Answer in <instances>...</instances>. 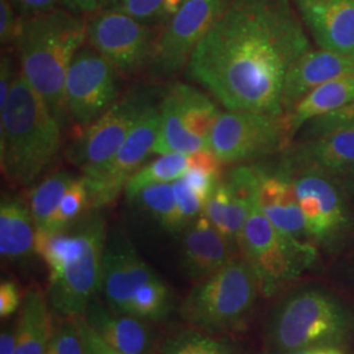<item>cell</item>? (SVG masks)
Masks as SVG:
<instances>
[{"label": "cell", "instance_id": "6", "mask_svg": "<svg viewBox=\"0 0 354 354\" xmlns=\"http://www.w3.org/2000/svg\"><path fill=\"white\" fill-rule=\"evenodd\" d=\"M238 247L266 294H272L282 283L295 279L311 266L317 254L311 244L282 235L256 203L243 227Z\"/></svg>", "mask_w": 354, "mask_h": 354}, {"label": "cell", "instance_id": "35", "mask_svg": "<svg viewBox=\"0 0 354 354\" xmlns=\"http://www.w3.org/2000/svg\"><path fill=\"white\" fill-rule=\"evenodd\" d=\"M99 10L127 13L146 24L167 19L165 0H102Z\"/></svg>", "mask_w": 354, "mask_h": 354}, {"label": "cell", "instance_id": "27", "mask_svg": "<svg viewBox=\"0 0 354 354\" xmlns=\"http://www.w3.org/2000/svg\"><path fill=\"white\" fill-rule=\"evenodd\" d=\"M168 92L174 96L184 125L192 134L206 140L209 138L219 111L203 92L184 83L172 84Z\"/></svg>", "mask_w": 354, "mask_h": 354}, {"label": "cell", "instance_id": "19", "mask_svg": "<svg viewBox=\"0 0 354 354\" xmlns=\"http://www.w3.org/2000/svg\"><path fill=\"white\" fill-rule=\"evenodd\" d=\"M342 76H354V55L323 49L307 51L286 76L282 95L283 114L290 113L313 89Z\"/></svg>", "mask_w": 354, "mask_h": 354}, {"label": "cell", "instance_id": "41", "mask_svg": "<svg viewBox=\"0 0 354 354\" xmlns=\"http://www.w3.org/2000/svg\"><path fill=\"white\" fill-rule=\"evenodd\" d=\"M76 319H77L79 328H80V332L84 339L87 354H124L117 352L115 349L111 348L109 345H106L105 342H102V339L92 329L89 328L88 324L86 323V320L82 315L76 317Z\"/></svg>", "mask_w": 354, "mask_h": 354}, {"label": "cell", "instance_id": "32", "mask_svg": "<svg viewBox=\"0 0 354 354\" xmlns=\"http://www.w3.org/2000/svg\"><path fill=\"white\" fill-rule=\"evenodd\" d=\"M162 354H231L227 345L201 332H185L165 342Z\"/></svg>", "mask_w": 354, "mask_h": 354}, {"label": "cell", "instance_id": "24", "mask_svg": "<svg viewBox=\"0 0 354 354\" xmlns=\"http://www.w3.org/2000/svg\"><path fill=\"white\" fill-rule=\"evenodd\" d=\"M354 102V76H342L313 89L285 114L291 137L308 121L337 111Z\"/></svg>", "mask_w": 354, "mask_h": 354}, {"label": "cell", "instance_id": "18", "mask_svg": "<svg viewBox=\"0 0 354 354\" xmlns=\"http://www.w3.org/2000/svg\"><path fill=\"white\" fill-rule=\"evenodd\" d=\"M292 181L308 235L326 238L342 227L345 219L342 198L327 178L311 168Z\"/></svg>", "mask_w": 354, "mask_h": 354}, {"label": "cell", "instance_id": "1", "mask_svg": "<svg viewBox=\"0 0 354 354\" xmlns=\"http://www.w3.org/2000/svg\"><path fill=\"white\" fill-rule=\"evenodd\" d=\"M310 50L290 0H230L187 68L228 111L279 115L286 76Z\"/></svg>", "mask_w": 354, "mask_h": 354}, {"label": "cell", "instance_id": "7", "mask_svg": "<svg viewBox=\"0 0 354 354\" xmlns=\"http://www.w3.org/2000/svg\"><path fill=\"white\" fill-rule=\"evenodd\" d=\"M290 138L285 114L228 111L218 115L209 145L223 163H239L279 151Z\"/></svg>", "mask_w": 354, "mask_h": 354}, {"label": "cell", "instance_id": "26", "mask_svg": "<svg viewBox=\"0 0 354 354\" xmlns=\"http://www.w3.org/2000/svg\"><path fill=\"white\" fill-rule=\"evenodd\" d=\"M252 206L253 203L243 201L231 194L226 184L221 181L207 203H205L203 214L232 244V247H238L241 231Z\"/></svg>", "mask_w": 354, "mask_h": 354}, {"label": "cell", "instance_id": "16", "mask_svg": "<svg viewBox=\"0 0 354 354\" xmlns=\"http://www.w3.org/2000/svg\"><path fill=\"white\" fill-rule=\"evenodd\" d=\"M232 250V244L201 214L183 230V272L197 283L231 261Z\"/></svg>", "mask_w": 354, "mask_h": 354}, {"label": "cell", "instance_id": "34", "mask_svg": "<svg viewBox=\"0 0 354 354\" xmlns=\"http://www.w3.org/2000/svg\"><path fill=\"white\" fill-rule=\"evenodd\" d=\"M45 354H87L76 317H61V322L54 324V332Z\"/></svg>", "mask_w": 354, "mask_h": 354}, {"label": "cell", "instance_id": "3", "mask_svg": "<svg viewBox=\"0 0 354 354\" xmlns=\"http://www.w3.org/2000/svg\"><path fill=\"white\" fill-rule=\"evenodd\" d=\"M87 32L88 21L83 16L55 8L23 17L15 39L23 74L62 127L68 118L66 77L76 53L87 41Z\"/></svg>", "mask_w": 354, "mask_h": 354}, {"label": "cell", "instance_id": "2", "mask_svg": "<svg viewBox=\"0 0 354 354\" xmlns=\"http://www.w3.org/2000/svg\"><path fill=\"white\" fill-rule=\"evenodd\" d=\"M106 238L99 210H88L64 230H37L36 254L49 269L48 301L58 317H80L96 298Z\"/></svg>", "mask_w": 354, "mask_h": 354}, {"label": "cell", "instance_id": "40", "mask_svg": "<svg viewBox=\"0 0 354 354\" xmlns=\"http://www.w3.org/2000/svg\"><path fill=\"white\" fill-rule=\"evenodd\" d=\"M188 168L200 169L206 174H210L215 177L222 175L223 162L215 155L212 150H201V151L188 153Z\"/></svg>", "mask_w": 354, "mask_h": 354}, {"label": "cell", "instance_id": "4", "mask_svg": "<svg viewBox=\"0 0 354 354\" xmlns=\"http://www.w3.org/2000/svg\"><path fill=\"white\" fill-rule=\"evenodd\" d=\"M0 114L1 174L13 187H26L57 155L62 125L21 70Z\"/></svg>", "mask_w": 354, "mask_h": 354}, {"label": "cell", "instance_id": "13", "mask_svg": "<svg viewBox=\"0 0 354 354\" xmlns=\"http://www.w3.org/2000/svg\"><path fill=\"white\" fill-rule=\"evenodd\" d=\"M87 41L118 73L130 75L149 62L155 37L149 24L127 13L99 10L88 21Z\"/></svg>", "mask_w": 354, "mask_h": 354}, {"label": "cell", "instance_id": "33", "mask_svg": "<svg viewBox=\"0 0 354 354\" xmlns=\"http://www.w3.org/2000/svg\"><path fill=\"white\" fill-rule=\"evenodd\" d=\"M304 127V138H319L330 133L354 131V102L337 111L308 121Z\"/></svg>", "mask_w": 354, "mask_h": 354}, {"label": "cell", "instance_id": "47", "mask_svg": "<svg viewBox=\"0 0 354 354\" xmlns=\"http://www.w3.org/2000/svg\"><path fill=\"white\" fill-rule=\"evenodd\" d=\"M185 0H165V15H167V19H171L177 10L183 6Z\"/></svg>", "mask_w": 354, "mask_h": 354}, {"label": "cell", "instance_id": "31", "mask_svg": "<svg viewBox=\"0 0 354 354\" xmlns=\"http://www.w3.org/2000/svg\"><path fill=\"white\" fill-rule=\"evenodd\" d=\"M91 210V194L86 177L75 178V181L66 190L64 198L53 213L44 228L46 231H58L68 227L83 214Z\"/></svg>", "mask_w": 354, "mask_h": 354}, {"label": "cell", "instance_id": "14", "mask_svg": "<svg viewBox=\"0 0 354 354\" xmlns=\"http://www.w3.org/2000/svg\"><path fill=\"white\" fill-rule=\"evenodd\" d=\"M156 279L159 276L124 234L120 231L108 234L100 279V292L105 304L129 315L136 297Z\"/></svg>", "mask_w": 354, "mask_h": 354}, {"label": "cell", "instance_id": "9", "mask_svg": "<svg viewBox=\"0 0 354 354\" xmlns=\"http://www.w3.org/2000/svg\"><path fill=\"white\" fill-rule=\"evenodd\" d=\"M345 320L342 310L327 295L306 291L290 298L273 323V342L281 352L290 353L336 340Z\"/></svg>", "mask_w": 354, "mask_h": 354}, {"label": "cell", "instance_id": "8", "mask_svg": "<svg viewBox=\"0 0 354 354\" xmlns=\"http://www.w3.org/2000/svg\"><path fill=\"white\" fill-rule=\"evenodd\" d=\"M149 105L151 100L147 91L133 89L84 127L67 153L83 176L93 175L113 158Z\"/></svg>", "mask_w": 354, "mask_h": 354}, {"label": "cell", "instance_id": "20", "mask_svg": "<svg viewBox=\"0 0 354 354\" xmlns=\"http://www.w3.org/2000/svg\"><path fill=\"white\" fill-rule=\"evenodd\" d=\"M102 342L124 354H149L153 346V333L149 322L118 313L96 298L82 315Z\"/></svg>", "mask_w": 354, "mask_h": 354}, {"label": "cell", "instance_id": "39", "mask_svg": "<svg viewBox=\"0 0 354 354\" xmlns=\"http://www.w3.org/2000/svg\"><path fill=\"white\" fill-rule=\"evenodd\" d=\"M23 297L19 286L13 282L4 279L0 283V317L7 319L21 308Z\"/></svg>", "mask_w": 354, "mask_h": 354}, {"label": "cell", "instance_id": "36", "mask_svg": "<svg viewBox=\"0 0 354 354\" xmlns=\"http://www.w3.org/2000/svg\"><path fill=\"white\" fill-rule=\"evenodd\" d=\"M172 187L178 215L185 228L197 216L203 214L205 203L183 178L174 181Z\"/></svg>", "mask_w": 354, "mask_h": 354}, {"label": "cell", "instance_id": "29", "mask_svg": "<svg viewBox=\"0 0 354 354\" xmlns=\"http://www.w3.org/2000/svg\"><path fill=\"white\" fill-rule=\"evenodd\" d=\"M169 232H183L184 225L177 210L172 183L146 187L131 200Z\"/></svg>", "mask_w": 354, "mask_h": 354}, {"label": "cell", "instance_id": "28", "mask_svg": "<svg viewBox=\"0 0 354 354\" xmlns=\"http://www.w3.org/2000/svg\"><path fill=\"white\" fill-rule=\"evenodd\" d=\"M188 171V156L185 153H165L140 169L127 180L125 194L131 201L140 190L162 183H174Z\"/></svg>", "mask_w": 354, "mask_h": 354}, {"label": "cell", "instance_id": "12", "mask_svg": "<svg viewBox=\"0 0 354 354\" xmlns=\"http://www.w3.org/2000/svg\"><path fill=\"white\" fill-rule=\"evenodd\" d=\"M160 127V111L149 105L113 158L91 176H84L91 194V210H100L117 200L149 155L153 152Z\"/></svg>", "mask_w": 354, "mask_h": 354}, {"label": "cell", "instance_id": "43", "mask_svg": "<svg viewBox=\"0 0 354 354\" xmlns=\"http://www.w3.org/2000/svg\"><path fill=\"white\" fill-rule=\"evenodd\" d=\"M16 74L17 73L13 71L11 58L8 55H3L0 64V109L7 104Z\"/></svg>", "mask_w": 354, "mask_h": 354}, {"label": "cell", "instance_id": "15", "mask_svg": "<svg viewBox=\"0 0 354 354\" xmlns=\"http://www.w3.org/2000/svg\"><path fill=\"white\" fill-rule=\"evenodd\" d=\"M317 46L354 55V0H290Z\"/></svg>", "mask_w": 354, "mask_h": 354}, {"label": "cell", "instance_id": "38", "mask_svg": "<svg viewBox=\"0 0 354 354\" xmlns=\"http://www.w3.org/2000/svg\"><path fill=\"white\" fill-rule=\"evenodd\" d=\"M21 19L11 0H0V41L3 45L15 42L20 30Z\"/></svg>", "mask_w": 354, "mask_h": 354}, {"label": "cell", "instance_id": "11", "mask_svg": "<svg viewBox=\"0 0 354 354\" xmlns=\"http://www.w3.org/2000/svg\"><path fill=\"white\" fill-rule=\"evenodd\" d=\"M64 97L68 117L88 127L115 102V67L92 46H83L70 64Z\"/></svg>", "mask_w": 354, "mask_h": 354}, {"label": "cell", "instance_id": "37", "mask_svg": "<svg viewBox=\"0 0 354 354\" xmlns=\"http://www.w3.org/2000/svg\"><path fill=\"white\" fill-rule=\"evenodd\" d=\"M181 178L189 185L192 189L194 190V193L203 200V203H207V200L213 194L218 184L222 181V178L219 177L213 176L210 174H206L200 169H193V168H188V171Z\"/></svg>", "mask_w": 354, "mask_h": 354}, {"label": "cell", "instance_id": "30", "mask_svg": "<svg viewBox=\"0 0 354 354\" xmlns=\"http://www.w3.org/2000/svg\"><path fill=\"white\" fill-rule=\"evenodd\" d=\"M76 177L59 171L44 178L29 196V209L37 228H44L49 218L57 210L66 190L75 181Z\"/></svg>", "mask_w": 354, "mask_h": 354}, {"label": "cell", "instance_id": "42", "mask_svg": "<svg viewBox=\"0 0 354 354\" xmlns=\"http://www.w3.org/2000/svg\"><path fill=\"white\" fill-rule=\"evenodd\" d=\"M61 0H11L20 17H29L38 13L49 12L57 8Z\"/></svg>", "mask_w": 354, "mask_h": 354}, {"label": "cell", "instance_id": "46", "mask_svg": "<svg viewBox=\"0 0 354 354\" xmlns=\"http://www.w3.org/2000/svg\"><path fill=\"white\" fill-rule=\"evenodd\" d=\"M288 354H342V352L332 349V348H320V346H313V348H304L299 351H294Z\"/></svg>", "mask_w": 354, "mask_h": 354}, {"label": "cell", "instance_id": "10", "mask_svg": "<svg viewBox=\"0 0 354 354\" xmlns=\"http://www.w3.org/2000/svg\"><path fill=\"white\" fill-rule=\"evenodd\" d=\"M230 0H185L155 37L149 58L153 76H171L189 64L190 57Z\"/></svg>", "mask_w": 354, "mask_h": 354}, {"label": "cell", "instance_id": "21", "mask_svg": "<svg viewBox=\"0 0 354 354\" xmlns=\"http://www.w3.org/2000/svg\"><path fill=\"white\" fill-rule=\"evenodd\" d=\"M48 295L38 285L26 291L16 323L15 354H45L54 332Z\"/></svg>", "mask_w": 354, "mask_h": 354}, {"label": "cell", "instance_id": "25", "mask_svg": "<svg viewBox=\"0 0 354 354\" xmlns=\"http://www.w3.org/2000/svg\"><path fill=\"white\" fill-rule=\"evenodd\" d=\"M160 127L153 153H192L210 150L206 140L192 134L183 122L174 96L167 91L160 104Z\"/></svg>", "mask_w": 354, "mask_h": 354}, {"label": "cell", "instance_id": "45", "mask_svg": "<svg viewBox=\"0 0 354 354\" xmlns=\"http://www.w3.org/2000/svg\"><path fill=\"white\" fill-rule=\"evenodd\" d=\"M16 349V327H7L0 335V354H15Z\"/></svg>", "mask_w": 354, "mask_h": 354}, {"label": "cell", "instance_id": "44", "mask_svg": "<svg viewBox=\"0 0 354 354\" xmlns=\"http://www.w3.org/2000/svg\"><path fill=\"white\" fill-rule=\"evenodd\" d=\"M102 0H62L64 8L79 16H92L97 12Z\"/></svg>", "mask_w": 354, "mask_h": 354}, {"label": "cell", "instance_id": "5", "mask_svg": "<svg viewBox=\"0 0 354 354\" xmlns=\"http://www.w3.org/2000/svg\"><path fill=\"white\" fill-rule=\"evenodd\" d=\"M259 281L245 260L232 259L196 283L181 304V315L203 332L236 327L252 308Z\"/></svg>", "mask_w": 354, "mask_h": 354}, {"label": "cell", "instance_id": "23", "mask_svg": "<svg viewBox=\"0 0 354 354\" xmlns=\"http://www.w3.org/2000/svg\"><path fill=\"white\" fill-rule=\"evenodd\" d=\"M37 226L29 206L19 198L0 203V253L7 261H20L36 253Z\"/></svg>", "mask_w": 354, "mask_h": 354}, {"label": "cell", "instance_id": "17", "mask_svg": "<svg viewBox=\"0 0 354 354\" xmlns=\"http://www.w3.org/2000/svg\"><path fill=\"white\" fill-rule=\"evenodd\" d=\"M256 203L282 235L299 241L308 235L292 177L283 167L274 174L260 168Z\"/></svg>", "mask_w": 354, "mask_h": 354}, {"label": "cell", "instance_id": "22", "mask_svg": "<svg viewBox=\"0 0 354 354\" xmlns=\"http://www.w3.org/2000/svg\"><path fill=\"white\" fill-rule=\"evenodd\" d=\"M317 171L345 174L354 171V131H339L307 140L285 162Z\"/></svg>", "mask_w": 354, "mask_h": 354}]
</instances>
